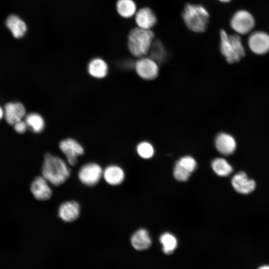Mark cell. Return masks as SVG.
I'll use <instances>...</instances> for the list:
<instances>
[{
  "instance_id": "cell-21",
  "label": "cell",
  "mask_w": 269,
  "mask_h": 269,
  "mask_svg": "<svg viewBox=\"0 0 269 269\" xmlns=\"http://www.w3.org/2000/svg\"><path fill=\"white\" fill-rule=\"evenodd\" d=\"M151 58L158 64L163 62L167 57V51L162 42L157 39H155L150 48L149 53Z\"/></svg>"
},
{
  "instance_id": "cell-19",
  "label": "cell",
  "mask_w": 269,
  "mask_h": 269,
  "mask_svg": "<svg viewBox=\"0 0 269 269\" xmlns=\"http://www.w3.org/2000/svg\"><path fill=\"white\" fill-rule=\"evenodd\" d=\"M131 242L136 250H144L148 248L151 244V240L148 232L143 229L138 230L131 237Z\"/></svg>"
},
{
  "instance_id": "cell-16",
  "label": "cell",
  "mask_w": 269,
  "mask_h": 269,
  "mask_svg": "<svg viewBox=\"0 0 269 269\" xmlns=\"http://www.w3.org/2000/svg\"><path fill=\"white\" fill-rule=\"evenodd\" d=\"M5 25L15 38L23 37L27 29L26 23L15 14L8 15L5 20Z\"/></svg>"
},
{
  "instance_id": "cell-3",
  "label": "cell",
  "mask_w": 269,
  "mask_h": 269,
  "mask_svg": "<svg viewBox=\"0 0 269 269\" xmlns=\"http://www.w3.org/2000/svg\"><path fill=\"white\" fill-rule=\"evenodd\" d=\"M154 37L152 30L137 27L132 29L128 36V48L130 52L138 58L146 56L155 40Z\"/></svg>"
},
{
  "instance_id": "cell-2",
  "label": "cell",
  "mask_w": 269,
  "mask_h": 269,
  "mask_svg": "<svg viewBox=\"0 0 269 269\" xmlns=\"http://www.w3.org/2000/svg\"><path fill=\"white\" fill-rule=\"evenodd\" d=\"M42 174L49 182L59 186L69 177L70 169L62 159L48 153L44 156Z\"/></svg>"
},
{
  "instance_id": "cell-22",
  "label": "cell",
  "mask_w": 269,
  "mask_h": 269,
  "mask_svg": "<svg viewBox=\"0 0 269 269\" xmlns=\"http://www.w3.org/2000/svg\"><path fill=\"white\" fill-rule=\"evenodd\" d=\"M211 166L215 173L220 176H227L233 171L232 165L222 157L214 159L211 163Z\"/></svg>"
},
{
  "instance_id": "cell-11",
  "label": "cell",
  "mask_w": 269,
  "mask_h": 269,
  "mask_svg": "<svg viewBox=\"0 0 269 269\" xmlns=\"http://www.w3.org/2000/svg\"><path fill=\"white\" fill-rule=\"evenodd\" d=\"M231 184L234 189L242 194H248L255 189V181L249 178L247 174L240 171L235 174L232 178Z\"/></svg>"
},
{
  "instance_id": "cell-13",
  "label": "cell",
  "mask_w": 269,
  "mask_h": 269,
  "mask_svg": "<svg viewBox=\"0 0 269 269\" xmlns=\"http://www.w3.org/2000/svg\"><path fill=\"white\" fill-rule=\"evenodd\" d=\"M48 181L43 176L36 177L30 186L33 196L39 200H46L52 195V190Z\"/></svg>"
},
{
  "instance_id": "cell-6",
  "label": "cell",
  "mask_w": 269,
  "mask_h": 269,
  "mask_svg": "<svg viewBox=\"0 0 269 269\" xmlns=\"http://www.w3.org/2000/svg\"><path fill=\"white\" fill-rule=\"evenodd\" d=\"M134 67L137 75L144 80H153L158 75V64L149 56L139 58Z\"/></svg>"
},
{
  "instance_id": "cell-24",
  "label": "cell",
  "mask_w": 269,
  "mask_h": 269,
  "mask_svg": "<svg viewBox=\"0 0 269 269\" xmlns=\"http://www.w3.org/2000/svg\"><path fill=\"white\" fill-rule=\"evenodd\" d=\"M159 241L162 246V251L166 254H171L177 246V240L175 237L168 232L162 234Z\"/></svg>"
},
{
  "instance_id": "cell-7",
  "label": "cell",
  "mask_w": 269,
  "mask_h": 269,
  "mask_svg": "<svg viewBox=\"0 0 269 269\" xmlns=\"http://www.w3.org/2000/svg\"><path fill=\"white\" fill-rule=\"evenodd\" d=\"M103 170L96 163H88L83 165L78 172V177L84 184L91 186L97 184L102 176Z\"/></svg>"
},
{
  "instance_id": "cell-1",
  "label": "cell",
  "mask_w": 269,
  "mask_h": 269,
  "mask_svg": "<svg viewBox=\"0 0 269 269\" xmlns=\"http://www.w3.org/2000/svg\"><path fill=\"white\" fill-rule=\"evenodd\" d=\"M181 15L185 25L191 31L201 33L207 28L210 14L204 5L198 3H187Z\"/></svg>"
},
{
  "instance_id": "cell-12",
  "label": "cell",
  "mask_w": 269,
  "mask_h": 269,
  "mask_svg": "<svg viewBox=\"0 0 269 269\" xmlns=\"http://www.w3.org/2000/svg\"><path fill=\"white\" fill-rule=\"evenodd\" d=\"M3 110L5 120L10 125L22 120L25 116V107L19 102L8 103L5 105Z\"/></svg>"
},
{
  "instance_id": "cell-30",
  "label": "cell",
  "mask_w": 269,
  "mask_h": 269,
  "mask_svg": "<svg viewBox=\"0 0 269 269\" xmlns=\"http://www.w3.org/2000/svg\"><path fill=\"white\" fill-rule=\"evenodd\" d=\"M223 3H227L230 2L231 0H217Z\"/></svg>"
},
{
  "instance_id": "cell-26",
  "label": "cell",
  "mask_w": 269,
  "mask_h": 269,
  "mask_svg": "<svg viewBox=\"0 0 269 269\" xmlns=\"http://www.w3.org/2000/svg\"><path fill=\"white\" fill-rule=\"evenodd\" d=\"M176 163L190 173L193 172L197 167L196 161L190 156H185L181 157Z\"/></svg>"
},
{
  "instance_id": "cell-31",
  "label": "cell",
  "mask_w": 269,
  "mask_h": 269,
  "mask_svg": "<svg viewBox=\"0 0 269 269\" xmlns=\"http://www.w3.org/2000/svg\"><path fill=\"white\" fill-rule=\"evenodd\" d=\"M259 269H269V266H262Z\"/></svg>"
},
{
  "instance_id": "cell-15",
  "label": "cell",
  "mask_w": 269,
  "mask_h": 269,
  "mask_svg": "<svg viewBox=\"0 0 269 269\" xmlns=\"http://www.w3.org/2000/svg\"><path fill=\"white\" fill-rule=\"evenodd\" d=\"M80 212V207L78 202L68 201L61 204L58 209V215L63 221L69 222L78 218Z\"/></svg>"
},
{
  "instance_id": "cell-10",
  "label": "cell",
  "mask_w": 269,
  "mask_h": 269,
  "mask_svg": "<svg viewBox=\"0 0 269 269\" xmlns=\"http://www.w3.org/2000/svg\"><path fill=\"white\" fill-rule=\"evenodd\" d=\"M134 17L136 27L147 30H152L157 21L155 12L148 6L138 8Z\"/></svg>"
},
{
  "instance_id": "cell-27",
  "label": "cell",
  "mask_w": 269,
  "mask_h": 269,
  "mask_svg": "<svg viewBox=\"0 0 269 269\" xmlns=\"http://www.w3.org/2000/svg\"><path fill=\"white\" fill-rule=\"evenodd\" d=\"M191 173L178 164L175 163L173 175L176 180L180 181H185L188 179Z\"/></svg>"
},
{
  "instance_id": "cell-14",
  "label": "cell",
  "mask_w": 269,
  "mask_h": 269,
  "mask_svg": "<svg viewBox=\"0 0 269 269\" xmlns=\"http://www.w3.org/2000/svg\"><path fill=\"white\" fill-rule=\"evenodd\" d=\"M215 145L217 150L224 155L233 154L237 147L234 137L225 133H222L217 135L215 138Z\"/></svg>"
},
{
  "instance_id": "cell-17",
  "label": "cell",
  "mask_w": 269,
  "mask_h": 269,
  "mask_svg": "<svg viewBox=\"0 0 269 269\" xmlns=\"http://www.w3.org/2000/svg\"><path fill=\"white\" fill-rule=\"evenodd\" d=\"M103 176L107 183L111 185H117L124 180L125 173L120 167L112 165L107 166L103 172Z\"/></svg>"
},
{
  "instance_id": "cell-8",
  "label": "cell",
  "mask_w": 269,
  "mask_h": 269,
  "mask_svg": "<svg viewBox=\"0 0 269 269\" xmlns=\"http://www.w3.org/2000/svg\"><path fill=\"white\" fill-rule=\"evenodd\" d=\"M59 148L65 155L68 163L74 166L77 162V158L84 152L82 146L76 140L68 138L63 139L59 143Z\"/></svg>"
},
{
  "instance_id": "cell-5",
  "label": "cell",
  "mask_w": 269,
  "mask_h": 269,
  "mask_svg": "<svg viewBox=\"0 0 269 269\" xmlns=\"http://www.w3.org/2000/svg\"><path fill=\"white\" fill-rule=\"evenodd\" d=\"M255 25L253 15L246 10L236 11L230 20L231 28L238 34L244 35L250 32Z\"/></svg>"
},
{
  "instance_id": "cell-28",
  "label": "cell",
  "mask_w": 269,
  "mask_h": 269,
  "mask_svg": "<svg viewBox=\"0 0 269 269\" xmlns=\"http://www.w3.org/2000/svg\"><path fill=\"white\" fill-rule=\"evenodd\" d=\"M13 126L15 131L17 133L19 134H22L24 133L28 128V127L25 122L22 120L18 122Z\"/></svg>"
},
{
  "instance_id": "cell-25",
  "label": "cell",
  "mask_w": 269,
  "mask_h": 269,
  "mask_svg": "<svg viewBox=\"0 0 269 269\" xmlns=\"http://www.w3.org/2000/svg\"><path fill=\"white\" fill-rule=\"evenodd\" d=\"M138 155L144 159L151 158L154 154V150L152 145L147 141H142L136 147Z\"/></svg>"
},
{
  "instance_id": "cell-18",
  "label": "cell",
  "mask_w": 269,
  "mask_h": 269,
  "mask_svg": "<svg viewBox=\"0 0 269 269\" xmlns=\"http://www.w3.org/2000/svg\"><path fill=\"white\" fill-rule=\"evenodd\" d=\"M116 9L121 17L129 19L134 17L138 8L134 0H117Z\"/></svg>"
},
{
  "instance_id": "cell-4",
  "label": "cell",
  "mask_w": 269,
  "mask_h": 269,
  "mask_svg": "<svg viewBox=\"0 0 269 269\" xmlns=\"http://www.w3.org/2000/svg\"><path fill=\"white\" fill-rule=\"evenodd\" d=\"M220 48L222 54L230 63L239 61L245 56V50L238 34H229L225 30L220 31Z\"/></svg>"
},
{
  "instance_id": "cell-20",
  "label": "cell",
  "mask_w": 269,
  "mask_h": 269,
  "mask_svg": "<svg viewBox=\"0 0 269 269\" xmlns=\"http://www.w3.org/2000/svg\"><path fill=\"white\" fill-rule=\"evenodd\" d=\"M108 67L107 63L102 58H95L92 59L88 65L89 74L96 78L105 77L108 73Z\"/></svg>"
},
{
  "instance_id": "cell-29",
  "label": "cell",
  "mask_w": 269,
  "mask_h": 269,
  "mask_svg": "<svg viewBox=\"0 0 269 269\" xmlns=\"http://www.w3.org/2000/svg\"><path fill=\"white\" fill-rule=\"evenodd\" d=\"M4 116V110L0 106V120Z\"/></svg>"
},
{
  "instance_id": "cell-9",
  "label": "cell",
  "mask_w": 269,
  "mask_h": 269,
  "mask_svg": "<svg viewBox=\"0 0 269 269\" xmlns=\"http://www.w3.org/2000/svg\"><path fill=\"white\" fill-rule=\"evenodd\" d=\"M251 50L258 55H263L269 51V34L264 31L253 32L248 41Z\"/></svg>"
},
{
  "instance_id": "cell-23",
  "label": "cell",
  "mask_w": 269,
  "mask_h": 269,
  "mask_svg": "<svg viewBox=\"0 0 269 269\" xmlns=\"http://www.w3.org/2000/svg\"><path fill=\"white\" fill-rule=\"evenodd\" d=\"M25 122L28 128L34 133H38L42 132L45 127L43 118L37 113H32L27 115L25 118Z\"/></svg>"
}]
</instances>
